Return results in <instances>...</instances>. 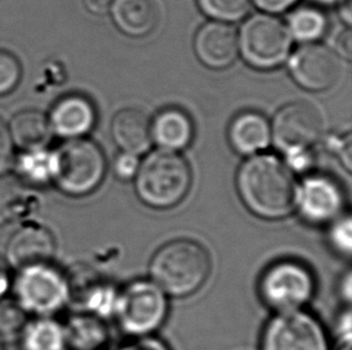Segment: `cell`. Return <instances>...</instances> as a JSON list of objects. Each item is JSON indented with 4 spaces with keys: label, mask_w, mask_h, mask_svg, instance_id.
I'll use <instances>...</instances> for the list:
<instances>
[{
    "label": "cell",
    "mask_w": 352,
    "mask_h": 350,
    "mask_svg": "<svg viewBox=\"0 0 352 350\" xmlns=\"http://www.w3.org/2000/svg\"><path fill=\"white\" fill-rule=\"evenodd\" d=\"M238 194L250 213L274 221L296 210L298 184L286 163L273 155H256L237 174Z\"/></svg>",
    "instance_id": "obj_1"
},
{
    "label": "cell",
    "mask_w": 352,
    "mask_h": 350,
    "mask_svg": "<svg viewBox=\"0 0 352 350\" xmlns=\"http://www.w3.org/2000/svg\"><path fill=\"white\" fill-rule=\"evenodd\" d=\"M210 258L200 244L186 239L168 242L153 256L149 274L164 293L186 298L210 277Z\"/></svg>",
    "instance_id": "obj_2"
},
{
    "label": "cell",
    "mask_w": 352,
    "mask_h": 350,
    "mask_svg": "<svg viewBox=\"0 0 352 350\" xmlns=\"http://www.w3.org/2000/svg\"><path fill=\"white\" fill-rule=\"evenodd\" d=\"M191 186L190 167L171 150H157L140 163L135 176L138 198L153 209L173 208L184 199Z\"/></svg>",
    "instance_id": "obj_3"
},
{
    "label": "cell",
    "mask_w": 352,
    "mask_h": 350,
    "mask_svg": "<svg viewBox=\"0 0 352 350\" xmlns=\"http://www.w3.org/2000/svg\"><path fill=\"white\" fill-rule=\"evenodd\" d=\"M52 181L64 194L81 197L96 191L106 173V159L96 143L67 139L52 152Z\"/></svg>",
    "instance_id": "obj_4"
},
{
    "label": "cell",
    "mask_w": 352,
    "mask_h": 350,
    "mask_svg": "<svg viewBox=\"0 0 352 350\" xmlns=\"http://www.w3.org/2000/svg\"><path fill=\"white\" fill-rule=\"evenodd\" d=\"M167 312L166 294L151 279H140L119 292L113 316L124 332L143 337L149 336L162 327Z\"/></svg>",
    "instance_id": "obj_5"
},
{
    "label": "cell",
    "mask_w": 352,
    "mask_h": 350,
    "mask_svg": "<svg viewBox=\"0 0 352 350\" xmlns=\"http://www.w3.org/2000/svg\"><path fill=\"white\" fill-rule=\"evenodd\" d=\"M258 292L267 307L276 313L300 311L314 295V276L300 261H276L265 270Z\"/></svg>",
    "instance_id": "obj_6"
},
{
    "label": "cell",
    "mask_w": 352,
    "mask_h": 350,
    "mask_svg": "<svg viewBox=\"0 0 352 350\" xmlns=\"http://www.w3.org/2000/svg\"><path fill=\"white\" fill-rule=\"evenodd\" d=\"M14 293L19 307L38 317L58 312L70 299L67 276L50 264L19 270Z\"/></svg>",
    "instance_id": "obj_7"
},
{
    "label": "cell",
    "mask_w": 352,
    "mask_h": 350,
    "mask_svg": "<svg viewBox=\"0 0 352 350\" xmlns=\"http://www.w3.org/2000/svg\"><path fill=\"white\" fill-rule=\"evenodd\" d=\"M238 41L244 59L257 69L280 65L291 49L289 28L271 14H255L248 19Z\"/></svg>",
    "instance_id": "obj_8"
},
{
    "label": "cell",
    "mask_w": 352,
    "mask_h": 350,
    "mask_svg": "<svg viewBox=\"0 0 352 350\" xmlns=\"http://www.w3.org/2000/svg\"><path fill=\"white\" fill-rule=\"evenodd\" d=\"M261 350H329V346L321 324L300 310L272 318L262 336Z\"/></svg>",
    "instance_id": "obj_9"
},
{
    "label": "cell",
    "mask_w": 352,
    "mask_h": 350,
    "mask_svg": "<svg viewBox=\"0 0 352 350\" xmlns=\"http://www.w3.org/2000/svg\"><path fill=\"white\" fill-rule=\"evenodd\" d=\"M324 124L319 112L310 104L295 102L281 108L273 123L276 147L285 154L309 150L319 141Z\"/></svg>",
    "instance_id": "obj_10"
},
{
    "label": "cell",
    "mask_w": 352,
    "mask_h": 350,
    "mask_svg": "<svg viewBox=\"0 0 352 350\" xmlns=\"http://www.w3.org/2000/svg\"><path fill=\"white\" fill-rule=\"evenodd\" d=\"M343 189L337 181L324 175H311L298 185L296 210L305 222L331 224L343 215Z\"/></svg>",
    "instance_id": "obj_11"
},
{
    "label": "cell",
    "mask_w": 352,
    "mask_h": 350,
    "mask_svg": "<svg viewBox=\"0 0 352 350\" xmlns=\"http://www.w3.org/2000/svg\"><path fill=\"white\" fill-rule=\"evenodd\" d=\"M290 71L295 81L311 91L327 90L337 83L342 65L337 54L326 46L309 43L291 58Z\"/></svg>",
    "instance_id": "obj_12"
},
{
    "label": "cell",
    "mask_w": 352,
    "mask_h": 350,
    "mask_svg": "<svg viewBox=\"0 0 352 350\" xmlns=\"http://www.w3.org/2000/svg\"><path fill=\"white\" fill-rule=\"evenodd\" d=\"M54 251L56 242L50 231L38 226H24L10 239L6 261L19 270L50 264Z\"/></svg>",
    "instance_id": "obj_13"
},
{
    "label": "cell",
    "mask_w": 352,
    "mask_h": 350,
    "mask_svg": "<svg viewBox=\"0 0 352 350\" xmlns=\"http://www.w3.org/2000/svg\"><path fill=\"white\" fill-rule=\"evenodd\" d=\"M48 123L52 135L64 139L83 138L94 128L96 112L89 100L81 95H69L52 107Z\"/></svg>",
    "instance_id": "obj_14"
},
{
    "label": "cell",
    "mask_w": 352,
    "mask_h": 350,
    "mask_svg": "<svg viewBox=\"0 0 352 350\" xmlns=\"http://www.w3.org/2000/svg\"><path fill=\"white\" fill-rule=\"evenodd\" d=\"M195 51L201 62L212 69H224L234 62L239 51L238 35L223 22H210L199 30Z\"/></svg>",
    "instance_id": "obj_15"
},
{
    "label": "cell",
    "mask_w": 352,
    "mask_h": 350,
    "mask_svg": "<svg viewBox=\"0 0 352 350\" xmlns=\"http://www.w3.org/2000/svg\"><path fill=\"white\" fill-rule=\"evenodd\" d=\"M112 136L124 152L138 155L152 143V123L140 109H123L113 118Z\"/></svg>",
    "instance_id": "obj_16"
},
{
    "label": "cell",
    "mask_w": 352,
    "mask_h": 350,
    "mask_svg": "<svg viewBox=\"0 0 352 350\" xmlns=\"http://www.w3.org/2000/svg\"><path fill=\"white\" fill-rule=\"evenodd\" d=\"M111 11L119 30L133 38L146 36L157 23L153 0H113Z\"/></svg>",
    "instance_id": "obj_17"
},
{
    "label": "cell",
    "mask_w": 352,
    "mask_h": 350,
    "mask_svg": "<svg viewBox=\"0 0 352 350\" xmlns=\"http://www.w3.org/2000/svg\"><path fill=\"white\" fill-rule=\"evenodd\" d=\"M153 138L165 150H181L190 144L194 126L189 115L181 109L162 110L152 124Z\"/></svg>",
    "instance_id": "obj_18"
},
{
    "label": "cell",
    "mask_w": 352,
    "mask_h": 350,
    "mask_svg": "<svg viewBox=\"0 0 352 350\" xmlns=\"http://www.w3.org/2000/svg\"><path fill=\"white\" fill-rule=\"evenodd\" d=\"M232 147L243 155H249L268 147L271 128L265 117L255 112L238 115L230 128Z\"/></svg>",
    "instance_id": "obj_19"
},
{
    "label": "cell",
    "mask_w": 352,
    "mask_h": 350,
    "mask_svg": "<svg viewBox=\"0 0 352 350\" xmlns=\"http://www.w3.org/2000/svg\"><path fill=\"white\" fill-rule=\"evenodd\" d=\"M9 131L14 145L22 152L46 148L52 136L47 117L38 110H23L16 114Z\"/></svg>",
    "instance_id": "obj_20"
},
{
    "label": "cell",
    "mask_w": 352,
    "mask_h": 350,
    "mask_svg": "<svg viewBox=\"0 0 352 350\" xmlns=\"http://www.w3.org/2000/svg\"><path fill=\"white\" fill-rule=\"evenodd\" d=\"M67 346L76 350H99L109 338L107 327L102 319L91 313H81L65 325Z\"/></svg>",
    "instance_id": "obj_21"
},
{
    "label": "cell",
    "mask_w": 352,
    "mask_h": 350,
    "mask_svg": "<svg viewBox=\"0 0 352 350\" xmlns=\"http://www.w3.org/2000/svg\"><path fill=\"white\" fill-rule=\"evenodd\" d=\"M23 350H67L65 327L51 318L40 317L23 327Z\"/></svg>",
    "instance_id": "obj_22"
},
{
    "label": "cell",
    "mask_w": 352,
    "mask_h": 350,
    "mask_svg": "<svg viewBox=\"0 0 352 350\" xmlns=\"http://www.w3.org/2000/svg\"><path fill=\"white\" fill-rule=\"evenodd\" d=\"M17 174L32 184H46L52 181V152L46 148L23 150L14 160Z\"/></svg>",
    "instance_id": "obj_23"
},
{
    "label": "cell",
    "mask_w": 352,
    "mask_h": 350,
    "mask_svg": "<svg viewBox=\"0 0 352 350\" xmlns=\"http://www.w3.org/2000/svg\"><path fill=\"white\" fill-rule=\"evenodd\" d=\"M289 32L300 41H315L321 38L329 27L327 19L320 10L302 8L296 10L289 19Z\"/></svg>",
    "instance_id": "obj_24"
},
{
    "label": "cell",
    "mask_w": 352,
    "mask_h": 350,
    "mask_svg": "<svg viewBox=\"0 0 352 350\" xmlns=\"http://www.w3.org/2000/svg\"><path fill=\"white\" fill-rule=\"evenodd\" d=\"M23 198V187L19 180L0 175V226L14 218Z\"/></svg>",
    "instance_id": "obj_25"
},
{
    "label": "cell",
    "mask_w": 352,
    "mask_h": 350,
    "mask_svg": "<svg viewBox=\"0 0 352 350\" xmlns=\"http://www.w3.org/2000/svg\"><path fill=\"white\" fill-rule=\"evenodd\" d=\"M206 14L223 22L242 19L250 10V0H199Z\"/></svg>",
    "instance_id": "obj_26"
},
{
    "label": "cell",
    "mask_w": 352,
    "mask_h": 350,
    "mask_svg": "<svg viewBox=\"0 0 352 350\" xmlns=\"http://www.w3.org/2000/svg\"><path fill=\"white\" fill-rule=\"evenodd\" d=\"M329 239L334 251L338 252L343 256L349 257L351 255L352 224L351 218L349 215L348 216L342 215L334 222L331 223Z\"/></svg>",
    "instance_id": "obj_27"
},
{
    "label": "cell",
    "mask_w": 352,
    "mask_h": 350,
    "mask_svg": "<svg viewBox=\"0 0 352 350\" xmlns=\"http://www.w3.org/2000/svg\"><path fill=\"white\" fill-rule=\"evenodd\" d=\"M25 325V312L19 303L11 300H0V336L12 335Z\"/></svg>",
    "instance_id": "obj_28"
},
{
    "label": "cell",
    "mask_w": 352,
    "mask_h": 350,
    "mask_svg": "<svg viewBox=\"0 0 352 350\" xmlns=\"http://www.w3.org/2000/svg\"><path fill=\"white\" fill-rule=\"evenodd\" d=\"M21 78V65L11 53L0 51V96L9 94Z\"/></svg>",
    "instance_id": "obj_29"
},
{
    "label": "cell",
    "mask_w": 352,
    "mask_h": 350,
    "mask_svg": "<svg viewBox=\"0 0 352 350\" xmlns=\"http://www.w3.org/2000/svg\"><path fill=\"white\" fill-rule=\"evenodd\" d=\"M14 147L9 128L0 120V175L9 171L10 167L14 165Z\"/></svg>",
    "instance_id": "obj_30"
},
{
    "label": "cell",
    "mask_w": 352,
    "mask_h": 350,
    "mask_svg": "<svg viewBox=\"0 0 352 350\" xmlns=\"http://www.w3.org/2000/svg\"><path fill=\"white\" fill-rule=\"evenodd\" d=\"M138 167L140 161L138 155L123 152L116 159L115 173L119 179H133L138 174Z\"/></svg>",
    "instance_id": "obj_31"
},
{
    "label": "cell",
    "mask_w": 352,
    "mask_h": 350,
    "mask_svg": "<svg viewBox=\"0 0 352 350\" xmlns=\"http://www.w3.org/2000/svg\"><path fill=\"white\" fill-rule=\"evenodd\" d=\"M120 350H171L165 342L152 336L138 337Z\"/></svg>",
    "instance_id": "obj_32"
},
{
    "label": "cell",
    "mask_w": 352,
    "mask_h": 350,
    "mask_svg": "<svg viewBox=\"0 0 352 350\" xmlns=\"http://www.w3.org/2000/svg\"><path fill=\"white\" fill-rule=\"evenodd\" d=\"M334 150L338 154L339 159L342 160L344 166L348 168L350 171L351 168V139H350V135H346L345 138H339L336 139V147Z\"/></svg>",
    "instance_id": "obj_33"
},
{
    "label": "cell",
    "mask_w": 352,
    "mask_h": 350,
    "mask_svg": "<svg viewBox=\"0 0 352 350\" xmlns=\"http://www.w3.org/2000/svg\"><path fill=\"white\" fill-rule=\"evenodd\" d=\"M260 9L268 12H281L295 4L297 0H254Z\"/></svg>",
    "instance_id": "obj_34"
},
{
    "label": "cell",
    "mask_w": 352,
    "mask_h": 350,
    "mask_svg": "<svg viewBox=\"0 0 352 350\" xmlns=\"http://www.w3.org/2000/svg\"><path fill=\"white\" fill-rule=\"evenodd\" d=\"M113 0H83V5L91 14H105L110 11Z\"/></svg>",
    "instance_id": "obj_35"
},
{
    "label": "cell",
    "mask_w": 352,
    "mask_h": 350,
    "mask_svg": "<svg viewBox=\"0 0 352 350\" xmlns=\"http://www.w3.org/2000/svg\"><path fill=\"white\" fill-rule=\"evenodd\" d=\"M11 285V274L8 261L0 257V300L8 293Z\"/></svg>",
    "instance_id": "obj_36"
},
{
    "label": "cell",
    "mask_w": 352,
    "mask_h": 350,
    "mask_svg": "<svg viewBox=\"0 0 352 350\" xmlns=\"http://www.w3.org/2000/svg\"><path fill=\"white\" fill-rule=\"evenodd\" d=\"M351 33L350 30H345L343 33L339 34L337 38V49L344 57H351Z\"/></svg>",
    "instance_id": "obj_37"
},
{
    "label": "cell",
    "mask_w": 352,
    "mask_h": 350,
    "mask_svg": "<svg viewBox=\"0 0 352 350\" xmlns=\"http://www.w3.org/2000/svg\"><path fill=\"white\" fill-rule=\"evenodd\" d=\"M340 16L346 23H351V3H350V0L340 1Z\"/></svg>",
    "instance_id": "obj_38"
},
{
    "label": "cell",
    "mask_w": 352,
    "mask_h": 350,
    "mask_svg": "<svg viewBox=\"0 0 352 350\" xmlns=\"http://www.w3.org/2000/svg\"><path fill=\"white\" fill-rule=\"evenodd\" d=\"M339 350H351V341L342 342Z\"/></svg>",
    "instance_id": "obj_39"
},
{
    "label": "cell",
    "mask_w": 352,
    "mask_h": 350,
    "mask_svg": "<svg viewBox=\"0 0 352 350\" xmlns=\"http://www.w3.org/2000/svg\"><path fill=\"white\" fill-rule=\"evenodd\" d=\"M320 3H324V4H333V3H338V1H342V0H318Z\"/></svg>",
    "instance_id": "obj_40"
},
{
    "label": "cell",
    "mask_w": 352,
    "mask_h": 350,
    "mask_svg": "<svg viewBox=\"0 0 352 350\" xmlns=\"http://www.w3.org/2000/svg\"><path fill=\"white\" fill-rule=\"evenodd\" d=\"M0 350H1V342H0Z\"/></svg>",
    "instance_id": "obj_41"
}]
</instances>
